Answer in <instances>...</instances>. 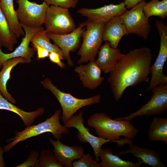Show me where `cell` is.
I'll list each match as a JSON object with an SVG mask.
<instances>
[{
    "label": "cell",
    "mask_w": 167,
    "mask_h": 167,
    "mask_svg": "<svg viewBox=\"0 0 167 167\" xmlns=\"http://www.w3.org/2000/svg\"><path fill=\"white\" fill-rule=\"evenodd\" d=\"M155 24L160 37V48L155 61L151 66V79L147 91L160 84L167 83V76L163 72L167 58V26L159 20H156Z\"/></svg>",
    "instance_id": "52a82bcc"
},
{
    "label": "cell",
    "mask_w": 167,
    "mask_h": 167,
    "mask_svg": "<svg viewBox=\"0 0 167 167\" xmlns=\"http://www.w3.org/2000/svg\"><path fill=\"white\" fill-rule=\"evenodd\" d=\"M99 156L101 159L100 167H139L142 164L139 161L134 163L123 160L118 156L113 155L112 151L109 148H101Z\"/></svg>",
    "instance_id": "603a6c76"
},
{
    "label": "cell",
    "mask_w": 167,
    "mask_h": 167,
    "mask_svg": "<svg viewBox=\"0 0 167 167\" xmlns=\"http://www.w3.org/2000/svg\"><path fill=\"white\" fill-rule=\"evenodd\" d=\"M86 21L80 24L79 26L72 32L64 34H56L47 32L50 39L61 49L64 59L67 61L70 66H73L74 64L70 55L71 51H74L80 44L82 34L85 30Z\"/></svg>",
    "instance_id": "7c38bea8"
},
{
    "label": "cell",
    "mask_w": 167,
    "mask_h": 167,
    "mask_svg": "<svg viewBox=\"0 0 167 167\" xmlns=\"http://www.w3.org/2000/svg\"><path fill=\"white\" fill-rule=\"evenodd\" d=\"M143 0H124L126 7L127 9L131 8L141 2Z\"/></svg>",
    "instance_id": "836d02e7"
},
{
    "label": "cell",
    "mask_w": 167,
    "mask_h": 167,
    "mask_svg": "<svg viewBox=\"0 0 167 167\" xmlns=\"http://www.w3.org/2000/svg\"><path fill=\"white\" fill-rule=\"evenodd\" d=\"M152 90L150 100L138 110L128 116L114 119L130 120L137 117L163 114L167 109V83L160 84Z\"/></svg>",
    "instance_id": "9c48e42d"
},
{
    "label": "cell",
    "mask_w": 167,
    "mask_h": 167,
    "mask_svg": "<svg viewBox=\"0 0 167 167\" xmlns=\"http://www.w3.org/2000/svg\"><path fill=\"white\" fill-rule=\"evenodd\" d=\"M25 32V36L22 38L20 44L15 50L10 53L5 54L2 51L0 44V67L7 60L13 58L22 57L24 59L27 63H30L32 58L36 50L35 48L29 47L31 40L34 35L38 32L44 30L41 26L36 28H30L21 24Z\"/></svg>",
    "instance_id": "4fadbf2b"
},
{
    "label": "cell",
    "mask_w": 167,
    "mask_h": 167,
    "mask_svg": "<svg viewBox=\"0 0 167 167\" xmlns=\"http://www.w3.org/2000/svg\"><path fill=\"white\" fill-rule=\"evenodd\" d=\"M20 63H27V62L22 57L10 59L3 64L2 70L0 71V91L6 99L14 104L16 103V101L8 92L6 84L10 79L11 73L12 68Z\"/></svg>",
    "instance_id": "44dd1931"
},
{
    "label": "cell",
    "mask_w": 167,
    "mask_h": 167,
    "mask_svg": "<svg viewBox=\"0 0 167 167\" xmlns=\"http://www.w3.org/2000/svg\"><path fill=\"white\" fill-rule=\"evenodd\" d=\"M49 5L62 7L69 9L75 8L79 0H43Z\"/></svg>",
    "instance_id": "f546056e"
},
{
    "label": "cell",
    "mask_w": 167,
    "mask_h": 167,
    "mask_svg": "<svg viewBox=\"0 0 167 167\" xmlns=\"http://www.w3.org/2000/svg\"><path fill=\"white\" fill-rule=\"evenodd\" d=\"M79 159L72 163V167H100L99 163L93 159L90 153L84 154Z\"/></svg>",
    "instance_id": "f1b7e54d"
},
{
    "label": "cell",
    "mask_w": 167,
    "mask_h": 167,
    "mask_svg": "<svg viewBox=\"0 0 167 167\" xmlns=\"http://www.w3.org/2000/svg\"><path fill=\"white\" fill-rule=\"evenodd\" d=\"M48 36L47 31L44 29L36 33L32 37L31 42L36 43L39 46L46 49L49 53L54 52L59 54L62 60H63L64 58L61 49L55 44H52Z\"/></svg>",
    "instance_id": "484cf974"
},
{
    "label": "cell",
    "mask_w": 167,
    "mask_h": 167,
    "mask_svg": "<svg viewBox=\"0 0 167 167\" xmlns=\"http://www.w3.org/2000/svg\"><path fill=\"white\" fill-rule=\"evenodd\" d=\"M105 24L86 20V28L81 36L82 43L77 53L80 56L77 61L78 64L95 60V57L101 46Z\"/></svg>",
    "instance_id": "5b68a950"
},
{
    "label": "cell",
    "mask_w": 167,
    "mask_h": 167,
    "mask_svg": "<svg viewBox=\"0 0 167 167\" xmlns=\"http://www.w3.org/2000/svg\"><path fill=\"white\" fill-rule=\"evenodd\" d=\"M161 1L166 6H167V0H162Z\"/></svg>",
    "instance_id": "d590c367"
},
{
    "label": "cell",
    "mask_w": 167,
    "mask_h": 167,
    "mask_svg": "<svg viewBox=\"0 0 167 167\" xmlns=\"http://www.w3.org/2000/svg\"><path fill=\"white\" fill-rule=\"evenodd\" d=\"M146 3V1L143 0L122 15L129 34H135L145 40L148 39L151 29L149 19L146 16L143 10Z\"/></svg>",
    "instance_id": "30bf717a"
},
{
    "label": "cell",
    "mask_w": 167,
    "mask_h": 167,
    "mask_svg": "<svg viewBox=\"0 0 167 167\" xmlns=\"http://www.w3.org/2000/svg\"><path fill=\"white\" fill-rule=\"evenodd\" d=\"M5 151L2 146L0 145V167H4L5 166L3 155Z\"/></svg>",
    "instance_id": "e575fe53"
},
{
    "label": "cell",
    "mask_w": 167,
    "mask_h": 167,
    "mask_svg": "<svg viewBox=\"0 0 167 167\" xmlns=\"http://www.w3.org/2000/svg\"><path fill=\"white\" fill-rule=\"evenodd\" d=\"M75 71L77 73L83 86L90 90L99 87L104 80L101 76V70L95 60L89 62L86 65L80 64L75 67Z\"/></svg>",
    "instance_id": "2e32d148"
},
{
    "label": "cell",
    "mask_w": 167,
    "mask_h": 167,
    "mask_svg": "<svg viewBox=\"0 0 167 167\" xmlns=\"http://www.w3.org/2000/svg\"><path fill=\"white\" fill-rule=\"evenodd\" d=\"M124 2L117 5L112 3L96 8H81L77 13L89 21L106 23L112 18L120 16L127 11Z\"/></svg>",
    "instance_id": "5bb4252c"
},
{
    "label": "cell",
    "mask_w": 167,
    "mask_h": 167,
    "mask_svg": "<svg viewBox=\"0 0 167 167\" xmlns=\"http://www.w3.org/2000/svg\"><path fill=\"white\" fill-rule=\"evenodd\" d=\"M152 57L151 50L146 47L121 54L107 79L117 101L128 87L148 81Z\"/></svg>",
    "instance_id": "6da1fadb"
},
{
    "label": "cell",
    "mask_w": 167,
    "mask_h": 167,
    "mask_svg": "<svg viewBox=\"0 0 167 167\" xmlns=\"http://www.w3.org/2000/svg\"><path fill=\"white\" fill-rule=\"evenodd\" d=\"M143 10L145 15L148 18L155 16L165 19L167 16V6L159 0H151L144 5Z\"/></svg>",
    "instance_id": "4316f807"
},
{
    "label": "cell",
    "mask_w": 167,
    "mask_h": 167,
    "mask_svg": "<svg viewBox=\"0 0 167 167\" xmlns=\"http://www.w3.org/2000/svg\"><path fill=\"white\" fill-rule=\"evenodd\" d=\"M128 149L120 152L116 154L118 156L130 153L136 157L142 163H144L153 167H166L161 160L158 153L149 148L140 147L133 145V142L128 143Z\"/></svg>",
    "instance_id": "d6986e66"
},
{
    "label": "cell",
    "mask_w": 167,
    "mask_h": 167,
    "mask_svg": "<svg viewBox=\"0 0 167 167\" xmlns=\"http://www.w3.org/2000/svg\"><path fill=\"white\" fill-rule=\"evenodd\" d=\"M17 37L11 30L8 21L0 7V44L12 51L17 43Z\"/></svg>",
    "instance_id": "d4e9b609"
},
{
    "label": "cell",
    "mask_w": 167,
    "mask_h": 167,
    "mask_svg": "<svg viewBox=\"0 0 167 167\" xmlns=\"http://www.w3.org/2000/svg\"><path fill=\"white\" fill-rule=\"evenodd\" d=\"M87 125L95 129L98 137L117 142L119 146L133 142L132 139L139 133L130 120L113 119L103 113L91 115Z\"/></svg>",
    "instance_id": "7a4b0ae2"
},
{
    "label": "cell",
    "mask_w": 167,
    "mask_h": 167,
    "mask_svg": "<svg viewBox=\"0 0 167 167\" xmlns=\"http://www.w3.org/2000/svg\"><path fill=\"white\" fill-rule=\"evenodd\" d=\"M37 167H63L58 161L53 152L42 150L38 158Z\"/></svg>",
    "instance_id": "83f0119b"
},
{
    "label": "cell",
    "mask_w": 167,
    "mask_h": 167,
    "mask_svg": "<svg viewBox=\"0 0 167 167\" xmlns=\"http://www.w3.org/2000/svg\"><path fill=\"white\" fill-rule=\"evenodd\" d=\"M148 137L150 141H162L167 144V119L154 117L148 131Z\"/></svg>",
    "instance_id": "cb8c5ba5"
},
{
    "label": "cell",
    "mask_w": 167,
    "mask_h": 167,
    "mask_svg": "<svg viewBox=\"0 0 167 167\" xmlns=\"http://www.w3.org/2000/svg\"><path fill=\"white\" fill-rule=\"evenodd\" d=\"M0 109L5 110L13 112L21 118L26 127L32 125L35 119L42 115L45 111L43 107L30 112L25 111L18 108L8 101L2 96L0 91Z\"/></svg>",
    "instance_id": "ffe728a7"
},
{
    "label": "cell",
    "mask_w": 167,
    "mask_h": 167,
    "mask_svg": "<svg viewBox=\"0 0 167 167\" xmlns=\"http://www.w3.org/2000/svg\"><path fill=\"white\" fill-rule=\"evenodd\" d=\"M0 68H1V67H0Z\"/></svg>",
    "instance_id": "8d00e7d4"
},
{
    "label": "cell",
    "mask_w": 167,
    "mask_h": 167,
    "mask_svg": "<svg viewBox=\"0 0 167 167\" xmlns=\"http://www.w3.org/2000/svg\"><path fill=\"white\" fill-rule=\"evenodd\" d=\"M32 45L37 53V58L40 59L45 58L49 56V52L46 49L39 46L35 42H32Z\"/></svg>",
    "instance_id": "1f68e13d"
},
{
    "label": "cell",
    "mask_w": 167,
    "mask_h": 167,
    "mask_svg": "<svg viewBox=\"0 0 167 167\" xmlns=\"http://www.w3.org/2000/svg\"><path fill=\"white\" fill-rule=\"evenodd\" d=\"M49 141L54 148L53 151L58 162L63 167H72V161L79 159L84 154V149L80 146H70L62 143L60 140Z\"/></svg>",
    "instance_id": "9a60e30c"
},
{
    "label": "cell",
    "mask_w": 167,
    "mask_h": 167,
    "mask_svg": "<svg viewBox=\"0 0 167 167\" xmlns=\"http://www.w3.org/2000/svg\"><path fill=\"white\" fill-rule=\"evenodd\" d=\"M44 24L47 32L56 34L68 33L76 28L68 9L53 5L47 10Z\"/></svg>",
    "instance_id": "8992f818"
},
{
    "label": "cell",
    "mask_w": 167,
    "mask_h": 167,
    "mask_svg": "<svg viewBox=\"0 0 167 167\" xmlns=\"http://www.w3.org/2000/svg\"><path fill=\"white\" fill-rule=\"evenodd\" d=\"M48 57L51 62L56 64L60 67L63 68L65 67V64L61 61V57L59 54L54 52H50Z\"/></svg>",
    "instance_id": "d6a6232c"
},
{
    "label": "cell",
    "mask_w": 167,
    "mask_h": 167,
    "mask_svg": "<svg viewBox=\"0 0 167 167\" xmlns=\"http://www.w3.org/2000/svg\"><path fill=\"white\" fill-rule=\"evenodd\" d=\"M61 113V110L58 109L51 117L46 118L44 122L26 127L22 131H15L14 137L6 141L11 142L3 147L5 152L9 151L20 142L45 132H51L57 140H60L62 135L67 134L70 131L69 128L60 123Z\"/></svg>",
    "instance_id": "3957f363"
},
{
    "label": "cell",
    "mask_w": 167,
    "mask_h": 167,
    "mask_svg": "<svg viewBox=\"0 0 167 167\" xmlns=\"http://www.w3.org/2000/svg\"><path fill=\"white\" fill-rule=\"evenodd\" d=\"M83 115V112L81 110L78 114L73 115L70 119L64 123V125L68 128L74 127L78 130V139L80 142L90 144L93 150L95 160L98 162L100 160L99 153L102 146L106 143L113 141L92 135L88 128L84 125Z\"/></svg>",
    "instance_id": "8fae6325"
},
{
    "label": "cell",
    "mask_w": 167,
    "mask_h": 167,
    "mask_svg": "<svg viewBox=\"0 0 167 167\" xmlns=\"http://www.w3.org/2000/svg\"><path fill=\"white\" fill-rule=\"evenodd\" d=\"M16 10L21 24L30 28L41 27L44 24L47 10L50 6L44 1L41 4L29 0H17Z\"/></svg>",
    "instance_id": "ba28073f"
},
{
    "label": "cell",
    "mask_w": 167,
    "mask_h": 167,
    "mask_svg": "<svg viewBox=\"0 0 167 167\" xmlns=\"http://www.w3.org/2000/svg\"><path fill=\"white\" fill-rule=\"evenodd\" d=\"M98 52V57L95 62L105 74L110 73L113 69L122 54L120 49L111 47L108 41L101 46Z\"/></svg>",
    "instance_id": "ac0fdd59"
},
{
    "label": "cell",
    "mask_w": 167,
    "mask_h": 167,
    "mask_svg": "<svg viewBox=\"0 0 167 167\" xmlns=\"http://www.w3.org/2000/svg\"><path fill=\"white\" fill-rule=\"evenodd\" d=\"M41 83L45 88L49 90L54 95L60 103L62 111V115L60 118L63 123L70 119L81 108L98 104L101 101V96L100 94L87 98L79 99L69 93L62 92L48 78H45Z\"/></svg>",
    "instance_id": "277c9868"
},
{
    "label": "cell",
    "mask_w": 167,
    "mask_h": 167,
    "mask_svg": "<svg viewBox=\"0 0 167 167\" xmlns=\"http://www.w3.org/2000/svg\"><path fill=\"white\" fill-rule=\"evenodd\" d=\"M129 34L122 15L115 17L105 23L102 40L108 41L111 47L116 48L122 37Z\"/></svg>",
    "instance_id": "e0dca14e"
},
{
    "label": "cell",
    "mask_w": 167,
    "mask_h": 167,
    "mask_svg": "<svg viewBox=\"0 0 167 167\" xmlns=\"http://www.w3.org/2000/svg\"><path fill=\"white\" fill-rule=\"evenodd\" d=\"M0 7L6 18L13 32L19 38L25 36V32L17 17L13 0H0Z\"/></svg>",
    "instance_id": "7402d4cb"
},
{
    "label": "cell",
    "mask_w": 167,
    "mask_h": 167,
    "mask_svg": "<svg viewBox=\"0 0 167 167\" xmlns=\"http://www.w3.org/2000/svg\"><path fill=\"white\" fill-rule=\"evenodd\" d=\"M39 156L38 152L32 150L27 160L23 163L16 166V167H37Z\"/></svg>",
    "instance_id": "4dcf8cb0"
}]
</instances>
